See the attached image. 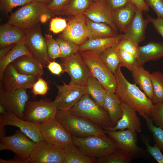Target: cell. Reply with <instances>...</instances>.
Masks as SVG:
<instances>
[{"label":"cell","mask_w":163,"mask_h":163,"mask_svg":"<svg viewBox=\"0 0 163 163\" xmlns=\"http://www.w3.org/2000/svg\"><path fill=\"white\" fill-rule=\"evenodd\" d=\"M120 64L114 74L116 82L115 93L120 101L134 110L144 119L149 117L153 104L136 84L129 82L121 72Z\"/></svg>","instance_id":"cell-1"},{"label":"cell","mask_w":163,"mask_h":163,"mask_svg":"<svg viewBox=\"0 0 163 163\" xmlns=\"http://www.w3.org/2000/svg\"><path fill=\"white\" fill-rule=\"evenodd\" d=\"M56 119L72 136L83 137L91 136H106L104 130L101 126L74 115L69 111L58 110Z\"/></svg>","instance_id":"cell-2"},{"label":"cell","mask_w":163,"mask_h":163,"mask_svg":"<svg viewBox=\"0 0 163 163\" xmlns=\"http://www.w3.org/2000/svg\"><path fill=\"white\" fill-rule=\"evenodd\" d=\"M47 15H54L47 5L34 2L27 3L11 13L8 23L27 30L43 22Z\"/></svg>","instance_id":"cell-3"},{"label":"cell","mask_w":163,"mask_h":163,"mask_svg":"<svg viewBox=\"0 0 163 163\" xmlns=\"http://www.w3.org/2000/svg\"><path fill=\"white\" fill-rule=\"evenodd\" d=\"M69 111L74 115L86 119L102 128L113 127L106 111L88 94L83 95Z\"/></svg>","instance_id":"cell-4"},{"label":"cell","mask_w":163,"mask_h":163,"mask_svg":"<svg viewBox=\"0 0 163 163\" xmlns=\"http://www.w3.org/2000/svg\"><path fill=\"white\" fill-rule=\"evenodd\" d=\"M72 137V142L77 147L86 154L95 159L105 157L118 149L115 142L108 136Z\"/></svg>","instance_id":"cell-5"},{"label":"cell","mask_w":163,"mask_h":163,"mask_svg":"<svg viewBox=\"0 0 163 163\" xmlns=\"http://www.w3.org/2000/svg\"><path fill=\"white\" fill-rule=\"evenodd\" d=\"M80 51L91 75L98 80L106 90L115 93L116 82L114 75L102 61L100 56L101 52L91 50Z\"/></svg>","instance_id":"cell-6"},{"label":"cell","mask_w":163,"mask_h":163,"mask_svg":"<svg viewBox=\"0 0 163 163\" xmlns=\"http://www.w3.org/2000/svg\"><path fill=\"white\" fill-rule=\"evenodd\" d=\"M104 130L106 134L115 142L118 148L133 159L149 158L150 155L146 150L138 146L136 132L134 131L129 129Z\"/></svg>","instance_id":"cell-7"},{"label":"cell","mask_w":163,"mask_h":163,"mask_svg":"<svg viewBox=\"0 0 163 163\" xmlns=\"http://www.w3.org/2000/svg\"><path fill=\"white\" fill-rule=\"evenodd\" d=\"M58 110L50 99L28 101L25 106L23 119L39 125L55 119Z\"/></svg>","instance_id":"cell-8"},{"label":"cell","mask_w":163,"mask_h":163,"mask_svg":"<svg viewBox=\"0 0 163 163\" xmlns=\"http://www.w3.org/2000/svg\"><path fill=\"white\" fill-rule=\"evenodd\" d=\"M63 72H67L70 77L69 84L86 87L91 74L87 66L78 52L69 57L61 58Z\"/></svg>","instance_id":"cell-9"},{"label":"cell","mask_w":163,"mask_h":163,"mask_svg":"<svg viewBox=\"0 0 163 163\" xmlns=\"http://www.w3.org/2000/svg\"><path fill=\"white\" fill-rule=\"evenodd\" d=\"M39 126L43 140L52 145L63 149L72 142V135L56 118Z\"/></svg>","instance_id":"cell-10"},{"label":"cell","mask_w":163,"mask_h":163,"mask_svg":"<svg viewBox=\"0 0 163 163\" xmlns=\"http://www.w3.org/2000/svg\"><path fill=\"white\" fill-rule=\"evenodd\" d=\"M0 150H8L14 152L18 157L29 159L35 142L20 130L13 135L0 138Z\"/></svg>","instance_id":"cell-11"},{"label":"cell","mask_w":163,"mask_h":163,"mask_svg":"<svg viewBox=\"0 0 163 163\" xmlns=\"http://www.w3.org/2000/svg\"><path fill=\"white\" fill-rule=\"evenodd\" d=\"M25 43L28 50L43 66L48 64L51 59L48 55L46 40L41 33L40 23L27 30Z\"/></svg>","instance_id":"cell-12"},{"label":"cell","mask_w":163,"mask_h":163,"mask_svg":"<svg viewBox=\"0 0 163 163\" xmlns=\"http://www.w3.org/2000/svg\"><path fill=\"white\" fill-rule=\"evenodd\" d=\"M30 97L26 89L9 91L0 89V104L5 107L7 112L21 119H24L25 106Z\"/></svg>","instance_id":"cell-13"},{"label":"cell","mask_w":163,"mask_h":163,"mask_svg":"<svg viewBox=\"0 0 163 163\" xmlns=\"http://www.w3.org/2000/svg\"><path fill=\"white\" fill-rule=\"evenodd\" d=\"M64 157L63 149L43 140L35 142L29 159L32 163H63Z\"/></svg>","instance_id":"cell-14"},{"label":"cell","mask_w":163,"mask_h":163,"mask_svg":"<svg viewBox=\"0 0 163 163\" xmlns=\"http://www.w3.org/2000/svg\"><path fill=\"white\" fill-rule=\"evenodd\" d=\"M57 95L53 101L58 110L69 111L84 94H87L86 87L69 84L59 85Z\"/></svg>","instance_id":"cell-15"},{"label":"cell","mask_w":163,"mask_h":163,"mask_svg":"<svg viewBox=\"0 0 163 163\" xmlns=\"http://www.w3.org/2000/svg\"><path fill=\"white\" fill-rule=\"evenodd\" d=\"M38 78L36 75L19 73L11 63L5 69L1 81L3 82L4 89L14 91L20 89H31Z\"/></svg>","instance_id":"cell-16"},{"label":"cell","mask_w":163,"mask_h":163,"mask_svg":"<svg viewBox=\"0 0 163 163\" xmlns=\"http://www.w3.org/2000/svg\"><path fill=\"white\" fill-rule=\"evenodd\" d=\"M5 126L17 127L35 142L44 140L39 125L19 118L16 115L7 112L0 116V131L5 130Z\"/></svg>","instance_id":"cell-17"},{"label":"cell","mask_w":163,"mask_h":163,"mask_svg":"<svg viewBox=\"0 0 163 163\" xmlns=\"http://www.w3.org/2000/svg\"><path fill=\"white\" fill-rule=\"evenodd\" d=\"M86 18L84 14L69 17L67 26L59 37L79 46L88 39L86 33Z\"/></svg>","instance_id":"cell-18"},{"label":"cell","mask_w":163,"mask_h":163,"mask_svg":"<svg viewBox=\"0 0 163 163\" xmlns=\"http://www.w3.org/2000/svg\"><path fill=\"white\" fill-rule=\"evenodd\" d=\"M143 11L138 8L132 21L124 32L122 39L130 40L136 44L145 38L146 29L149 20L143 17Z\"/></svg>","instance_id":"cell-19"},{"label":"cell","mask_w":163,"mask_h":163,"mask_svg":"<svg viewBox=\"0 0 163 163\" xmlns=\"http://www.w3.org/2000/svg\"><path fill=\"white\" fill-rule=\"evenodd\" d=\"M123 114L115 126L111 128H104L105 130L114 131L129 129L136 133L142 131L141 122L136 112L126 104L121 101Z\"/></svg>","instance_id":"cell-20"},{"label":"cell","mask_w":163,"mask_h":163,"mask_svg":"<svg viewBox=\"0 0 163 163\" xmlns=\"http://www.w3.org/2000/svg\"><path fill=\"white\" fill-rule=\"evenodd\" d=\"M84 14L87 18L95 22L106 23L117 31L113 19L111 11L107 6L105 0L94 2Z\"/></svg>","instance_id":"cell-21"},{"label":"cell","mask_w":163,"mask_h":163,"mask_svg":"<svg viewBox=\"0 0 163 163\" xmlns=\"http://www.w3.org/2000/svg\"><path fill=\"white\" fill-rule=\"evenodd\" d=\"M19 73L38 77L44 74L43 65L34 56H24L11 63Z\"/></svg>","instance_id":"cell-22"},{"label":"cell","mask_w":163,"mask_h":163,"mask_svg":"<svg viewBox=\"0 0 163 163\" xmlns=\"http://www.w3.org/2000/svg\"><path fill=\"white\" fill-rule=\"evenodd\" d=\"M138 9L135 4L131 2L123 7L111 11L113 19L117 30L121 32H124Z\"/></svg>","instance_id":"cell-23"},{"label":"cell","mask_w":163,"mask_h":163,"mask_svg":"<svg viewBox=\"0 0 163 163\" xmlns=\"http://www.w3.org/2000/svg\"><path fill=\"white\" fill-rule=\"evenodd\" d=\"M27 30L7 23L0 27V48L16 44L25 37Z\"/></svg>","instance_id":"cell-24"},{"label":"cell","mask_w":163,"mask_h":163,"mask_svg":"<svg viewBox=\"0 0 163 163\" xmlns=\"http://www.w3.org/2000/svg\"><path fill=\"white\" fill-rule=\"evenodd\" d=\"M139 54L137 59L139 66H143L146 62L156 61L163 58V43L149 42L146 45L138 46Z\"/></svg>","instance_id":"cell-25"},{"label":"cell","mask_w":163,"mask_h":163,"mask_svg":"<svg viewBox=\"0 0 163 163\" xmlns=\"http://www.w3.org/2000/svg\"><path fill=\"white\" fill-rule=\"evenodd\" d=\"M103 107L107 113L111 123L114 126L123 114L121 101L115 93L106 90Z\"/></svg>","instance_id":"cell-26"},{"label":"cell","mask_w":163,"mask_h":163,"mask_svg":"<svg viewBox=\"0 0 163 163\" xmlns=\"http://www.w3.org/2000/svg\"><path fill=\"white\" fill-rule=\"evenodd\" d=\"M86 33L89 39L111 37L118 34L117 31L108 24L95 22L87 18Z\"/></svg>","instance_id":"cell-27"},{"label":"cell","mask_w":163,"mask_h":163,"mask_svg":"<svg viewBox=\"0 0 163 163\" xmlns=\"http://www.w3.org/2000/svg\"><path fill=\"white\" fill-rule=\"evenodd\" d=\"M25 38L15 44L9 52L0 59V80L2 81L4 72L7 67L13 62L24 56H33L27 47Z\"/></svg>","instance_id":"cell-28"},{"label":"cell","mask_w":163,"mask_h":163,"mask_svg":"<svg viewBox=\"0 0 163 163\" xmlns=\"http://www.w3.org/2000/svg\"><path fill=\"white\" fill-rule=\"evenodd\" d=\"M123 34L111 37L88 39L79 46L80 51L91 50L101 52L107 48L117 44L123 38Z\"/></svg>","instance_id":"cell-29"},{"label":"cell","mask_w":163,"mask_h":163,"mask_svg":"<svg viewBox=\"0 0 163 163\" xmlns=\"http://www.w3.org/2000/svg\"><path fill=\"white\" fill-rule=\"evenodd\" d=\"M135 84L138 85L148 98L152 100L153 89L149 72L143 66H138L131 72Z\"/></svg>","instance_id":"cell-30"},{"label":"cell","mask_w":163,"mask_h":163,"mask_svg":"<svg viewBox=\"0 0 163 163\" xmlns=\"http://www.w3.org/2000/svg\"><path fill=\"white\" fill-rule=\"evenodd\" d=\"M65 157L63 163H94L96 159L82 152L72 142L63 149Z\"/></svg>","instance_id":"cell-31"},{"label":"cell","mask_w":163,"mask_h":163,"mask_svg":"<svg viewBox=\"0 0 163 163\" xmlns=\"http://www.w3.org/2000/svg\"><path fill=\"white\" fill-rule=\"evenodd\" d=\"M118 43L107 48L100 53L102 61L113 74L121 62L118 54Z\"/></svg>","instance_id":"cell-32"},{"label":"cell","mask_w":163,"mask_h":163,"mask_svg":"<svg viewBox=\"0 0 163 163\" xmlns=\"http://www.w3.org/2000/svg\"><path fill=\"white\" fill-rule=\"evenodd\" d=\"M87 94L99 105L103 107L106 90L98 80L92 75L89 78L87 85Z\"/></svg>","instance_id":"cell-33"},{"label":"cell","mask_w":163,"mask_h":163,"mask_svg":"<svg viewBox=\"0 0 163 163\" xmlns=\"http://www.w3.org/2000/svg\"><path fill=\"white\" fill-rule=\"evenodd\" d=\"M94 2L93 0H71L63 8L61 14L68 17L84 14Z\"/></svg>","instance_id":"cell-34"},{"label":"cell","mask_w":163,"mask_h":163,"mask_svg":"<svg viewBox=\"0 0 163 163\" xmlns=\"http://www.w3.org/2000/svg\"><path fill=\"white\" fill-rule=\"evenodd\" d=\"M153 89V104L163 102V74L159 71L150 73Z\"/></svg>","instance_id":"cell-35"},{"label":"cell","mask_w":163,"mask_h":163,"mask_svg":"<svg viewBox=\"0 0 163 163\" xmlns=\"http://www.w3.org/2000/svg\"><path fill=\"white\" fill-rule=\"evenodd\" d=\"M133 159L119 148L107 156L96 159L97 163H129Z\"/></svg>","instance_id":"cell-36"},{"label":"cell","mask_w":163,"mask_h":163,"mask_svg":"<svg viewBox=\"0 0 163 163\" xmlns=\"http://www.w3.org/2000/svg\"><path fill=\"white\" fill-rule=\"evenodd\" d=\"M56 40L61 52L60 58L69 57L79 51V46L72 42L59 37Z\"/></svg>","instance_id":"cell-37"},{"label":"cell","mask_w":163,"mask_h":163,"mask_svg":"<svg viewBox=\"0 0 163 163\" xmlns=\"http://www.w3.org/2000/svg\"><path fill=\"white\" fill-rule=\"evenodd\" d=\"M140 138L142 142L145 147L147 152L158 163H163V155L158 146L155 144L153 146H151L150 144V138L145 133H143L141 135Z\"/></svg>","instance_id":"cell-38"},{"label":"cell","mask_w":163,"mask_h":163,"mask_svg":"<svg viewBox=\"0 0 163 163\" xmlns=\"http://www.w3.org/2000/svg\"><path fill=\"white\" fill-rule=\"evenodd\" d=\"M147 127L152 134L154 140L161 150H163V129L155 126L149 117L145 119Z\"/></svg>","instance_id":"cell-39"},{"label":"cell","mask_w":163,"mask_h":163,"mask_svg":"<svg viewBox=\"0 0 163 163\" xmlns=\"http://www.w3.org/2000/svg\"><path fill=\"white\" fill-rule=\"evenodd\" d=\"M46 40L47 53L51 60L61 58V53L59 44L56 40L52 36L47 34L45 37Z\"/></svg>","instance_id":"cell-40"},{"label":"cell","mask_w":163,"mask_h":163,"mask_svg":"<svg viewBox=\"0 0 163 163\" xmlns=\"http://www.w3.org/2000/svg\"><path fill=\"white\" fill-rule=\"evenodd\" d=\"M118 54L122 66L125 67L132 72L139 66L136 59L132 54L124 50L118 49Z\"/></svg>","instance_id":"cell-41"},{"label":"cell","mask_w":163,"mask_h":163,"mask_svg":"<svg viewBox=\"0 0 163 163\" xmlns=\"http://www.w3.org/2000/svg\"><path fill=\"white\" fill-rule=\"evenodd\" d=\"M149 117L153 123L163 129V102L153 104Z\"/></svg>","instance_id":"cell-42"},{"label":"cell","mask_w":163,"mask_h":163,"mask_svg":"<svg viewBox=\"0 0 163 163\" xmlns=\"http://www.w3.org/2000/svg\"><path fill=\"white\" fill-rule=\"evenodd\" d=\"M33 0H0V10L5 14L11 13L13 9L18 6H23Z\"/></svg>","instance_id":"cell-43"},{"label":"cell","mask_w":163,"mask_h":163,"mask_svg":"<svg viewBox=\"0 0 163 163\" xmlns=\"http://www.w3.org/2000/svg\"><path fill=\"white\" fill-rule=\"evenodd\" d=\"M139 46L133 41L122 39L118 43L119 49L124 50L133 55L136 59L139 54Z\"/></svg>","instance_id":"cell-44"},{"label":"cell","mask_w":163,"mask_h":163,"mask_svg":"<svg viewBox=\"0 0 163 163\" xmlns=\"http://www.w3.org/2000/svg\"><path fill=\"white\" fill-rule=\"evenodd\" d=\"M32 91L34 95H45L49 89L47 82L42 76L38 77L37 80L35 82L31 88Z\"/></svg>","instance_id":"cell-45"},{"label":"cell","mask_w":163,"mask_h":163,"mask_svg":"<svg viewBox=\"0 0 163 163\" xmlns=\"http://www.w3.org/2000/svg\"><path fill=\"white\" fill-rule=\"evenodd\" d=\"M67 25L66 20L60 17H56L52 19L50 25V30L54 34H58L62 32Z\"/></svg>","instance_id":"cell-46"},{"label":"cell","mask_w":163,"mask_h":163,"mask_svg":"<svg viewBox=\"0 0 163 163\" xmlns=\"http://www.w3.org/2000/svg\"><path fill=\"white\" fill-rule=\"evenodd\" d=\"M71 0H53L51 3L47 5V7L54 15L60 14L63 8Z\"/></svg>","instance_id":"cell-47"},{"label":"cell","mask_w":163,"mask_h":163,"mask_svg":"<svg viewBox=\"0 0 163 163\" xmlns=\"http://www.w3.org/2000/svg\"><path fill=\"white\" fill-rule=\"evenodd\" d=\"M156 14L157 17L163 18V0H144Z\"/></svg>","instance_id":"cell-48"},{"label":"cell","mask_w":163,"mask_h":163,"mask_svg":"<svg viewBox=\"0 0 163 163\" xmlns=\"http://www.w3.org/2000/svg\"><path fill=\"white\" fill-rule=\"evenodd\" d=\"M147 18L152 23L157 33L163 38V18L157 17L154 18L147 14Z\"/></svg>","instance_id":"cell-49"},{"label":"cell","mask_w":163,"mask_h":163,"mask_svg":"<svg viewBox=\"0 0 163 163\" xmlns=\"http://www.w3.org/2000/svg\"><path fill=\"white\" fill-rule=\"evenodd\" d=\"M111 11L123 7L131 2L130 0H105Z\"/></svg>","instance_id":"cell-50"},{"label":"cell","mask_w":163,"mask_h":163,"mask_svg":"<svg viewBox=\"0 0 163 163\" xmlns=\"http://www.w3.org/2000/svg\"><path fill=\"white\" fill-rule=\"evenodd\" d=\"M47 67L51 73L58 76L63 72L62 67L60 64L54 61H50Z\"/></svg>","instance_id":"cell-51"},{"label":"cell","mask_w":163,"mask_h":163,"mask_svg":"<svg viewBox=\"0 0 163 163\" xmlns=\"http://www.w3.org/2000/svg\"><path fill=\"white\" fill-rule=\"evenodd\" d=\"M131 2L135 4L138 8L142 10L143 11L148 12L149 10V8L146 4L144 0H130Z\"/></svg>","instance_id":"cell-52"},{"label":"cell","mask_w":163,"mask_h":163,"mask_svg":"<svg viewBox=\"0 0 163 163\" xmlns=\"http://www.w3.org/2000/svg\"><path fill=\"white\" fill-rule=\"evenodd\" d=\"M0 163H30L29 159H22L18 157L8 160L0 159Z\"/></svg>","instance_id":"cell-53"},{"label":"cell","mask_w":163,"mask_h":163,"mask_svg":"<svg viewBox=\"0 0 163 163\" xmlns=\"http://www.w3.org/2000/svg\"><path fill=\"white\" fill-rule=\"evenodd\" d=\"M15 44L10 45L0 48V59H1L5 56L13 47Z\"/></svg>","instance_id":"cell-54"},{"label":"cell","mask_w":163,"mask_h":163,"mask_svg":"<svg viewBox=\"0 0 163 163\" xmlns=\"http://www.w3.org/2000/svg\"><path fill=\"white\" fill-rule=\"evenodd\" d=\"M33 1L42 4L46 5L50 4L53 0H33Z\"/></svg>","instance_id":"cell-55"},{"label":"cell","mask_w":163,"mask_h":163,"mask_svg":"<svg viewBox=\"0 0 163 163\" xmlns=\"http://www.w3.org/2000/svg\"><path fill=\"white\" fill-rule=\"evenodd\" d=\"M7 112L5 107L2 104H0V114L2 115L5 114Z\"/></svg>","instance_id":"cell-56"},{"label":"cell","mask_w":163,"mask_h":163,"mask_svg":"<svg viewBox=\"0 0 163 163\" xmlns=\"http://www.w3.org/2000/svg\"><path fill=\"white\" fill-rule=\"evenodd\" d=\"M93 1L95 2H98L101 0H93Z\"/></svg>","instance_id":"cell-57"}]
</instances>
